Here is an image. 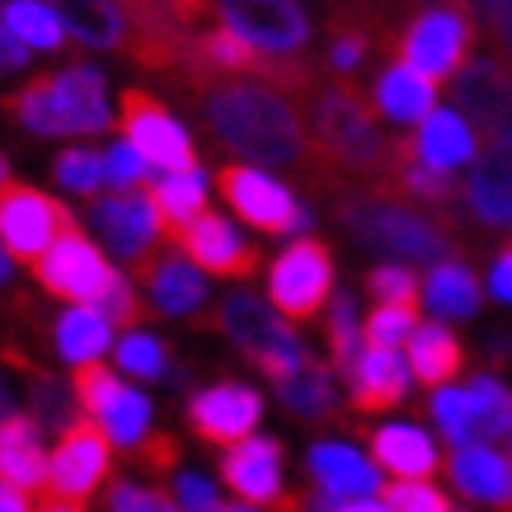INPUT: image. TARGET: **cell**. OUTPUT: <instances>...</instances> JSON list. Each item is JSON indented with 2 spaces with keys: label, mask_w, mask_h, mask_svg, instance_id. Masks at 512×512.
I'll return each instance as SVG.
<instances>
[{
  "label": "cell",
  "mask_w": 512,
  "mask_h": 512,
  "mask_svg": "<svg viewBox=\"0 0 512 512\" xmlns=\"http://www.w3.org/2000/svg\"><path fill=\"white\" fill-rule=\"evenodd\" d=\"M202 113L221 146L249 165H301L311 156L306 118L296 109V94L264 76H217L202 85Z\"/></svg>",
  "instance_id": "6da1fadb"
},
{
  "label": "cell",
  "mask_w": 512,
  "mask_h": 512,
  "mask_svg": "<svg viewBox=\"0 0 512 512\" xmlns=\"http://www.w3.org/2000/svg\"><path fill=\"white\" fill-rule=\"evenodd\" d=\"M306 137H311L306 160H315L329 179H367L372 184L390 151V141L381 137V123H376V104L348 80L311 90Z\"/></svg>",
  "instance_id": "7a4b0ae2"
},
{
  "label": "cell",
  "mask_w": 512,
  "mask_h": 512,
  "mask_svg": "<svg viewBox=\"0 0 512 512\" xmlns=\"http://www.w3.org/2000/svg\"><path fill=\"white\" fill-rule=\"evenodd\" d=\"M339 221L357 245L386 249L404 264H437V259H451V249H456L447 221L409 207V198L390 193V188H367V193L348 198Z\"/></svg>",
  "instance_id": "3957f363"
},
{
  "label": "cell",
  "mask_w": 512,
  "mask_h": 512,
  "mask_svg": "<svg viewBox=\"0 0 512 512\" xmlns=\"http://www.w3.org/2000/svg\"><path fill=\"white\" fill-rule=\"evenodd\" d=\"M10 113L29 132L43 137H76V132H104L109 127V94L104 76L90 66H71L57 76H38L10 99Z\"/></svg>",
  "instance_id": "277c9868"
},
{
  "label": "cell",
  "mask_w": 512,
  "mask_h": 512,
  "mask_svg": "<svg viewBox=\"0 0 512 512\" xmlns=\"http://www.w3.org/2000/svg\"><path fill=\"white\" fill-rule=\"evenodd\" d=\"M109 470H113V437L104 433V423L90 419V414L66 423L62 442H57L52 461H47V484L38 494V508L52 512L85 508L94 489L109 480Z\"/></svg>",
  "instance_id": "5b68a950"
},
{
  "label": "cell",
  "mask_w": 512,
  "mask_h": 512,
  "mask_svg": "<svg viewBox=\"0 0 512 512\" xmlns=\"http://www.w3.org/2000/svg\"><path fill=\"white\" fill-rule=\"evenodd\" d=\"M221 329H226V339H231L254 367H264V376H273V381L292 376L296 367L306 362V348H301V339L292 334V320H287L278 306H264L254 292L226 296Z\"/></svg>",
  "instance_id": "8992f818"
},
{
  "label": "cell",
  "mask_w": 512,
  "mask_h": 512,
  "mask_svg": "<svg viewBox=\"0 0 512 512\" xmlns=\"http://www.w3.org/2000/svg\"><path fill=\"white\" fill-rule=\"evenodd\" d=\"M470 47H475V10L456 5V0H433L400 33V62L419 66L423 76L433 80H447L461 71Z\"/></svg>",
  "instance_id": "52a82bcc"
},
{
  "label": "cell",
  "mask_w": 512,
  "mask_h": 512,
  "mask_svg": "<svg viewBox=\"0 0 512 512\" xmlns=\"http://www.w3.org/2000/svg\"><path fill=\"white\" fill-rule=\"evenodd\" d=\"M33 273L43 282V292L62 296L71 306H99L104 292L118 282V273H113V264L99 254V245L85 240L76 226L47 245V254L33 264Z\"/></svg>",
  "instance_id": "ba28073f"
},
{
  "label": "cell",
  "mask_w": 512,
  "mask_h": 512,
  "mask_svg": "<svg viewBox=\"0 0 512 512\" xmlns=\"http://www.w3.org/2000/svg\"><path fill=\"white\" fill-rule=\"evenodd\" d=\"M334 296V259L320 240H296L282 249L273 268H268V301L278 306L292 325L315 320L320 306Z\"/></svg>",
  "instance_id": "9c48e42d"
},
{
  "label": "cell",
  "mask_w": 512,
  "mask_h": 512,
  "mask_svg": "<svg viewBox=\"0 0 512 512\" xmlns=\"http://www.w3.org/2000/svg\"><path fill=\"white\" fill-rule=\"evenodd\" d=\"M221 198L231 202V212L240 221H249L254 231L268 235H301L306 231V212L296 207V198L278 179H268L264 170H249L245 165H221L217 170Z\"/></svg>",
  "instance_id": "30bf717a"
},
{
  "label": "cell",
  "mask_w": 512,
  "mask_h": 512,
  "mask_svg": "<svg viewBox=\"0 0 512 512\" xmlns=\"http://www.w3.org/2000/svg\"><path fill=\"white\" fill-rule=\"evenodd\" d=\"M76 221L62 202H52L38 188L5 184L0 188V245L15 254L19 264H38L47 254V245L62 231H71Z\"/></svg>",
  "instance_id": "8fae6325"
},
{
  "label": "cell",
  "mask_w": 512,
  "mask_h": 512,
  "mask_svg": "<svg viewBox=\"0 0 512 512\" xmlns=\"http://www.w3.org/2000/svg\"><path fill=\"white\" fill-rule=\"evenodd\" d=\"M456 104L484 146H512V76L494 57H470L456 71Z\"/></svg>",
  "instance_id": "7c38bea8"
},
{
  "label": "cell",
  "mask_w": 512,
  "mask_h": 512,
  "mask_svg": "<svg viewBox=\"0 0 512 512\" xmlns=\"http://www.w3.org/2000/svg\"><path fill=\"white\" fill-rule=\"evenodd\" d=\"M221 15L268 57H301L311 38L301 0H221Z\"/></svg>",
  "instance_id": "4fadbf2b"
},
{
  "label": "cell",
  "mask_w": 512,
  "mask_h": 512,
  "mask_svg": "<svg viewBox=\"0 0 512 512\" xmlns=\"http://www.w3.org/2000/svg\"><path fill=\"white\" fill-rule=\"evenodd\" d=\"M118 118H123L127 141L151 165H160V170H198L193 165V141H188V132L174 123L160 99H151L146 90H127L118 99Z\"/></svg>",
  "instance_id": "5bb4252c"
},
{
  "label": "cell",
  "mask_w": 512,
  "mask_h": 512,
  "mask_svg": "<svg viewBox=\"0 0 512 512\" xmlns=\"http://www.w3.org/2000/svg\"><path fill=\"white\" fill-rule=\"evenodd\" d=\"M90 226L104 245L118 254V259H141L151 245H160V212L151 193H137V188H113L109 198H99L90 207Z\"/></svg>",
  "instance_id": "9a60e30c"
},
{
  "label": "cell",
  "mask_w": 512,
  "mask_h": 512,
  "mask_svg": "<svg viewBox=\"0 0 512 512\" xmlns=\"http://www.w3.org/2000/svg\"><path fill=\"white\" fill-rule=\"evenodd\" d=\"M221 480L249 508H292L282 494V447L273 437H240L221 456Z\"/></svg>",
  "instance_id": "2e32d148"
},
{
  "label": "cell",
  "mask_w": 512,
  "mask_h": 512,
  "mask_svg": "<svg viewBox=\"0 0 512 512\" xmlns=\"http://www.w3.org/2000/svg\"><path fill=\"white\" fill-rule=\"evenodd\" d=\"M132 268H137L141 287H146V296L156 301V311L165 315H188L202 306V296H207V282L198 278L202 268L188 259L184 249L174 245H151L141 259H132Z\"/></svg>",
  "instance_id": "e0dca14e"
},
{
  "label": "cell",
  "mask_w": 512,
  "mask_h": 512,
  "mask_svg": "<svg viewBox=\"0 0 512 512\" xmlns=\"http://www.w3.org/2000/svg\"><path fill=\"white\" fill-rule=\"evenodd\" d=\"M259 414H264V400H259V390L235 386V381L202 390L198 400L188 404V423L198 428V437L217 442V447H231V442L249 437L254 428H259Z\"/></svg>",
  "instance_id": "ac0fdd59"
},
{
  "label": "cell",
  "mask_w": 512,
  "mask_h": 512,
  "mask_svg": "<svg viewBox=\"0 0 512 512\" xmlns=\"http://www.w3.org/2000/svg\"><path fill=\"white\" fill-rule=\"evenodd\" d=\"M179 249H184L202 273H217V278H249V273L259 268L254 245H249L226 217H212V212H202V217L179 235Z\"/></svg>",
  "instance_id": "d6986e66"
},
{
  "label": "cell",
  "mask_w": 512,
  "mask_h": 512,
  "mask_svg": "<svg viewBox=\"0 0 512 512\" xmlns=\"http://www.w3.org/2000/svg\"><path fill=\"white\" fill-rule=\"evenodd\" d=\"M348 386H353V409H362V414L395 409L409 395V357L400 348H386V343H367L348 372Z\"/></svg>",
  "instance_id": "ffe728a7"
},
{
  "label": "cell",
  "mask_w": 512,
  "mask_h": 512,
  "mask_svg": "<svg viewBox=\"0 0 512 512\" xmlns=\"http://www.w3.org/2000/svg\"><path fill=\"white\" fill-rule=\"evenodd\" d=\"M447 475L456 484V494H466L470 503L512 508V461L503 451L489 447V442H461L451 451Z\"/></svg>",
  "instance_id": "44dd1931"
},
{
  "label": "cell",
  "mask_w": 512,
  "mask_h": 512,
  "mask_svg": "<svg viewBox=\"0 0 512 512\" xmlns=\"http://www.w3.org/2000/svg\"><path fill=\"white\" fill-rule=\"evenodd\" d=\"M470 217L489 226V231H508L512 226V146H489L484 160H475L466 184Z\"/></svg>",
  "instance_id": "7402d4cb"
},
{
  "label": "cell",
  "mask_w": 512,
  "mask_h": 512,
  "mask_svg": "<svg viewBox=\"0 0 512 512\" xmlns=\"http://www.w3.org/2000/svg\"><path fill=\"white\" fill-rule=\"evenodd\" d=\"M409 141L437 170H461V165H475V156H480V132H475L466 113L456 109H433Z\"/></svg>",
  "instance_id": "603a6c76"
},
{
  "label": "cell",
  "mask_w": 512,
  "mask_h": 512,
  "mask_svg": "<svg viewBox=\"0 0 512 512\" xmlns=\"http://www.w3.org/2000/svg\"><path fill=\"white\" fill-rule=\"evenodd\" d=\"M372 104H376L381 118H390V123L414 127V123H423V118L437 109V80L423 76L419 66L395 62V66L381 71V80H376Z\"/></svg>",
  "instance_id": "cb8c5ba5"
},
{
  "label": "cell",
  "mask_w": 512,
  "mask_h": 512,
  "mask_svg": "<svg viewBox=\"0 0 512 512\" xmlns=\"http://www.w3.org/2000/svg\"><path fill=\"white\" fill-rule=\"evenodd\" d=\"M0 480L29 489L33 498L47 484V456H43V423L5 414L0 419Z\"/></svg>",
  "instance_id": "d4e9b609"
},
{
  "label": "cell",
  "mask_w": 512,
  "mask_h": 512,
  "mask_svg": "<svg viewBox=\"0 0 512 512\" xmlns=\"http://www.w3.org/2000/svg\"><path fill=\"white\" fill-rule=\"evenodd\" d=\"M311 475L315 484L334 498H376L381 494V466L367 461L362 451L343 442H320L311 447Z\"/></svg>",
  "instance_id": "484cf974"
},
{
  "label": "cell",
  "mask_w": 512,
  "mask_h": 512,
  "mask_svg": "<svg viewBox=\"0 0 512 512\" xmlns=\"http://www.w3.org/2000/svg\"><path fill=\"white\" fill-rule=\"evenodd\" d=\"M372 461L390 475H433L442 466V456H437V442L423 428L414 423H386V428H376L372 433Z\"/></svg>",
  "instance_id": "4316f807"
},
{
  "label": "cell",
  "mask_w": 512,
  "mask_h": 512,
  "mask_svg": "<svg viewBox=\"0 0 512 512\" xmlns=\"http://www.w3.org/2000/svg\"><path fill=\"white\" fill-rule=\"evenodd\" d=\"M151 198H156L165 240H174V245H179V235L207 212V188H202L198 170H165L156 184H151Z\"/></svg>",
  "instance_id": "83f0119b"
},
{
  "label": "cell",
  "mask_w": 512,
  "mask_h": 512,
  "mask_svg": "<svg viewBox=\"0 0 512 512\" xmlns=\"http://www.w3.org/2000/svg\"><path fill=\"white\" fill-rule=\"evenodd\" d=\"M423 301L442 320H470L480 311V278L456 259H437L428 282H423Z\"/></svg>",
  "instance_id": "f1b7e54d"
},
{
  "label": "cell",
  "mask_w": 512,
  "mask_h": 512,
  "mask_svg": "<svg viewBox=\"0 0 512 512\" xmlns=\"http://www.w3.org/2000/svg\"><path fill=\"white\" fill-rule=\"evenodd\" d=\"M404 357H409V372L419 376L423 386H447L451 376L461 372V362H466L461 343H456V334L447 325H419L409 334V353Z\"/></svg>",
  "instance_id": "f546056e"
},
{
  "label": "cell",
  "mask_w": 512,
  "mask_h": 512,
  "mask_svg": "<svg viewBox=\"0 0 512 512\" xmlns=\"http://www.w3.org/2000/svg\"><path fill=\"white\" fill-rule=\"evenodd\" d=\"M57 15L80 43L90 47H123L127 38V15L118 0H52Z\"/></svg>",
  "instance_id": "4dcf8cb0"
},
{
  "label": "cell",
  "mask_w": 512,
  "mask_h": 512,
  "mask_svg": "<svg viewBox=\"0 0 512 512\" xmlns=\"http://www.w3.org/2000/svg\"><path fill=\"white\" fill-rule=\"evenodd\" d=\"M52 334H57V353H62L66 362H94L99 353H109L113 325L99 306H71V311L57 320Z\"/></svg>",
  "instance_id": "1f68e13d"
},
{
  "label": "cell",
  "mask_w": 512,
  "mask_h": 512,
  "mask_svg": "<svg viewBox=\"0 0 512 512\" xmlns=\"http://www.w3.org/2000/svg\"><path fill=\"white\" fill-rule=\"evenodd\" d=\"M466 400H470V428H475V442L512 437V390L503 386L498 376H470Z\"/></svg>",
  "instance_id": "d6a6232c"
},
{
  "label": "cell",
  "mask_w": 512,
  "mask_h": 512,
  "mask_svg": "<svg viewBox=\"0 0 512 512\" xmlns=\"http://www.w3.org/2000/svg\"><path fill=\"white\" fill-rule=\"evenodd\" d=\"M282 395V404L292 409V414H301V419H320V414H329L334 409V376L320 367V362H301L292 376H282V381H273Z\"/></svg>",
  "instance_id": "836d02e7"
},
{
  "label": "cell",
  "mask_w": 512,
  "mask_h": 512,
  "mask_svg": "<svg viewBox=\"0 0 512 512\" xmlns=\"http://www.w3.org/2000/svg\"><path fill=\"white\" fill-rule=\"evenodd\" d=\"M5 19H10V29H15L29 47H38V52L62 47L66 24H62V15H57L52 0H10V5H5Z\"/></svg>",
  "instance_id": "e575fe53"
},
{
  "label": "cell",
  "mask_w": 512,
  "mask_h": 512,
  "mask_svg": "<svg viewBox=\"0 0 512 512\" xmlns=\"http://www.w3.org/2000/svg\"><path fill=\"white\" fill-rule=\"evenodd\" d=\"M99 423H104V433L113 437V447H132V442H141L146 428H151V400H146L141 390L123 386V395L99 414Z\"/></svg>",
  "instance_id": "d590c367"
},
{
  "label": "cell",
  "mask_w": 512,
  "mask_h": 512,
  "mask_svg": "<svg viewBox=\"0 0 512 512\" xmlns=\"http://www.w3.org/2000/svg\"><path fill=\"white\" fill-rule=\"evenodd\" d=\"M414 329H419L414 301H376V311L367 315L362 339H367V343H386V348H400V343H409V334H414Z\"/></svg>",
  "instance_id": "8d00e7d4"
},
{
  "label": "cell",
  "mask_w": 512,
  "mask_h": 512,
  "mask_svg": "<svg viewBox=\"0 0 512 512\" xmlns=\"http://www.w3.org/2000/svg\"><path fill=\"white\" fill-rule=\"evenodd\" d=\"M381 503L395 512H447L451 498L437 489V484H428V475H395V484H386L381 489Z\"/></svg>",
  "instance_id": "74e56055"
},
{
  "label": "cell",
  "mask_w": 512,
  "mask_h": 512,
  "mask_svg": "<svg viewBox=\"0 0 512 512\" xmlns=\"http://www.w3.org/2000/svg\"><path fill=\"white\" fill-rule=\"evenodd\" d=\"M71 386H76V400L90 419H99V414L123 395V381H118L109 367H99V357H94V362H76V381H71Z\"/></svg>",
  "instance_id": "f35d334b"
},
{
  "label": "cell",
  "mask_w": 512,
  "mask_h": 512,
  "mask_svg": "<svg viewBox=\"0 0 512 512\" xmlns=\"http://www.w3.org/2000/svg\"><path fill=\"white\" fill-rule=\"evenodd\" d=\"M329 348H334V362H339V372H353L357 353H362V334H357L353 296H343V292L329 301Z\"/></svg>",
  "instance_id": "ab89813d"
},
{
  "label": "cell",
  "mask_w": 512,
  "mask_h": 512,
  "mask_svg": "<svg viewBox=\"0 0 512 512\" xmlns=\"http://www.w3.org/2000/svg\"><path fill=\"white\" fill-rule=\"evenodd\" d=\"M29 381H33V409H38V423H43V428H66V423H76V404H80L76 386L66 390L43 372H29Z\"/></svg>",
  "instance_id": "60d3db41"
},
{
  "label": "cell",
  "mask_w": 512,
  "mask_h": 512,
  "mask_svg": "<svg viewBox=\"0 0 512 512\" xmlns=\"http://www.w3.org/2000/svg\"><path fill=\"white\" fill-rule=\"evenodd\" d=\"M52 174H57L62 188L90 198V193H99V184H104V156H94V151H66V156H57Z\"/></svg>",
  "instance_id": "b9f144b4"
},
{
  "label": "cell",
  "mask_w": 512,
  "mask_h": 512,
  "mask_svg": "<svg viewBox=\"0 0 512 512\" xmlns=\"http://www.w3.org/2000/svg\"><path fill=\"white\" fill-rule=\"evenodd\" d=\"M433 419L437 428L461 447V442H475V428H470V400H466V386H447L433 395Z\"/></svg>",
  "instance_id": "7bdbcfd3"
},
{
  "label": "cell",
  "mask_w": 512,
  "mask_h": 512,
  "mask_svg": "<svg viewBox=\"0 0 512 512\" xmlns=\"http://www.w3.org/2000/svg\"><path fill=\"white\" fill-rule=\"evenodd\" d=\"M118 367L127 376H141V381H151V376L165 372V343L151 339V334H127L118 343Z\"/></svg>",
  "instance_id": "ee69618b"
},
{
  "label": "cell",
  "mask_w": 512,
  "mask_h": 512,
  "mask_svg": "<svg viewBox=\"0 0 512 512\" xmlns=\"http://www.w3.org/2000/svg\"><path fill=\"white\" fill-rule=\"evenodd\" d=\"M367 47H372V33H367V24H357V19H334V47H329V66H334L339 76H348V71H357V66H362Z\"/></svg>",
  "instance_id": "f6af8a7d"
},
{
  "label": "cell",
  "mask_w": 512,
  "mask_h": 512,
  "mask_svg": "<svg viewBox=\"0 0 512 512\" xmlns=\"http://www.w3.org/2000/svg\"><path fill=\"white\" fill-rule=\"evenodd\" d=\"M367 287H372L376 301H419V278L404 264H381L367 273Z\"/></svg>",
  "instance_id": "bcb514c9"
},
{
  "label": "cell",
  "mask_w": 512,
  "mask_h": 512,
  "mask_svg": "<svg viewBox=\"0 0 512 512\" xmlns=\"http://www.w3.org/2000/svg\"><path fill=\"white\" fill-rule=\"evenodd\" d=\"M151 174V160L141 156L132 141H123V146H113L109 156H104V179H109L113 188H137L141 179Z\"/></svg>",
  "instance_id": "7dc6e473"
},
{
  "label": "cell",
  "mask_w": 512,
  "mask_h": 512,
  "mask_svg": "<svg viewBox=\"0 0 512 512\" xmlns=\"http://www.w3.org/2000/svg\"><path fill=\"white\" fill-rule=\"evenodd\" d=\"M132 466L141 470V475H170L174 466H179V447H174L170 437H141V442H132Z\"/></svg>",
  "instance_id": "c3c4849f"
},
{
  "label": "cell",
  "mask_w": 512,
  "mask_h": 512,
  "mask_svg": "<svg viewBox=\"0 0 512 512\" xmlns=\"http://www.w3.org/2000/svg\"><path fill=\"white\" fill-rule=\"evenodd\" d=\"M113 508L123 512H146V508H179L170 494H160V489H141V484H127L118 480L113 484Z\"/></svg>",
  "instance_id": "681fc988"
},
{
  "label": "cell",
  "mask_w": 512,
  "mask_h": 512,
  "mask_svg": "<svg viewBox=\"0 0 512 512\" xmlns=\"http://www.w3.org/2000/svg\"><path fill=\"white\" fill-rule=\"evenodd\" d=\"M99 311L109 315L113 325H123V329H127V325H137V320H141V301L132 296V287H127V282L118 278V282L109 287V292H104V301H99Z\"/></svg>",
  "instance_id": "f907efd6"
},
{
  "label": "cell",
  "mask_w": 512,
  "mask_h": 512,
  "mask_svg": "<svg viewBox=\"0 0 512 512\" xmlns=\"http://www.w3.org/2000/svg\"><path fill=\"white\" fill-rule=\"evenodd\" d=\"M484 19H489V38L498 43L503 62L512 66V0H480Z\"/></svg>",
  "instance_id": "816d5d0a"
},
{
  "label": "cell",
  "mask_w": 512,
  "mask_h": 512,
  "mask_svg": "<svg viewBox=\"0 0 512 512\" xmlns=\"http://www.w3.org/2000/svg\"><path fill=\"white\" fill-rule=\"evenodd\" d=\"M174 503H179V508H198V512L226 508L217 489H212L207 480H198V475H184V480H179V489H174Z\"/></svg>",
  "instance_id": "f5cc1de1"
},
{
  "label": "cell",
  "mask_w": 512,
  "mask_h": 512,
  "mask_svg": "<svg viewBox=\"0 0 512 512\" xmlns=\"http://www.w3.org/2000/svg\"><path fill=\"white\" fill-rule=\"evenodd\" d=\"M29 52H33V47L24 43L15 29H10V19H5V10H0V66H10V71H15V66L29 62Z\"/></svg>",
  "instance_id": "db71d44e"
},
{
  "label": "cell",
  "mask_w": 512,
  "mask_h": 512,
  "mask_svg": "<svg viewBox=\"0 0 512 512\" xmlns=\"http://www.w3.org/2000/svg\"><path fill=\"white\" fill-rule=\"evenodd\" d=\"M489 287H494L498 301H508L512 306V245L498 249V259H494V273H489Z\"/></svg>",
  "instance_id": "11a10c76"
},
{
  "label": "cell",
  "mask_w": 512,
  "mask_h": 512,
  "mask_svg": "<svg viewBox=\"0 0 512 512\" xmlns=\"http://www.w3.org/2000/svg\"><path fill=\"white\" fill-rule=\"evenodd\" d=\"M165 5H170L174 19H179V24H188V29H198L202 19L212 15V0H165Z\"/></svg>",
  "instance_id": "9f6ffc18"
},
{
  "label": "cell",
  "mask_w": 512,
  "mask_h": 512,
  "mask_svg": "<svg viewBox=\"0 0 512 512\" xmlns=\"http://www.w3.org/2000/svg\"><path fill=\"white\" fill-rule=\"evenodd\" d=\"M24 508H38V498L29 489H15V484L0 480V512H24Z\"/></svg>",
  "instance_id": "6f0895ef"
},
{
  "label": "cell",
  "mask_w": 512,
  "mask_h": 512,
  "mask_svg": "<svg viewBox=\"0 0 512 512\" xmlns=\"http://www.w3.org/2000/svg\"><path fill=\"white\" fill-rule=\"evenodd\" d=\"M10 259H15V254H10V249H0V282L10 278Z\"/></svg>",
  "instance_id": "680465c9"
},
{
  "label": "cell",
  "mask_w": 512,
  "mask_h": 512,
  "mask_svg": "<svg viewBox=\"0 0 512 512\" xmlns=\"http://www.w3.org/2000/svg\"><path fill=\"white\" fill-rule=\"evenodd\" d=\"M10 184V165H5V156H0V188Z\"/></svg>",
  "instance_id": "91938a15"
},
{
  "label": "cell",
  "mask_w": 512,
  "mask_h": 512,
  "mask_svg": "<svg viewBox=\"0 0 512 512\" xmlns=\"http://www.w3.org/2000/svg\"><path fill=\"white\" fill-rule=\"evenodd\" d=\"M456 5H470V10H480V0H456Z\"/></svg>",
  "instance_id": "94428289"
},
{
  "label": "cell",
  "mask_w": 512,
  "mask_h": 512,
  "mask_svg": "<svg viewBox=\"0 0 512 512\" xmlns=\"http://www.w3.org/2000/svg\"><path fill=\"white\" fill-rule=\"evenodd\" d=\"M0 419H5V390H0Z\"/></svg>",
  "instance_id": "6125c7cd"
}]
</instances>
